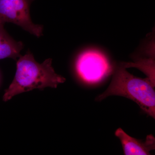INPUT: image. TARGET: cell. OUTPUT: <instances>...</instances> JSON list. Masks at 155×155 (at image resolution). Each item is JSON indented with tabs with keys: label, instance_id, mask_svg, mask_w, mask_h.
<instances>
[{
	"label": "cell",
	"instance_id": "obj_1",
	"mask_svg": "<svg viewBox=\"0 0 155 155\" xmlns=\"http://www.w3.org/2000/svg\"><path fill=\"white\" fill-rule=\"evenodd\" d=\"M65 81L64 77L55 72L51 59L39 64L28 51L24 55L19 57L14 80L5 92L3 101H7L16 95L35 89L42 90L47 87L56 88Z\"/></svg>",
	"mask_w": 155,
	"mask_h": 155
},
{
	"label": "cell",
	"instance_id": "obj_2",
	"mask_svg": "<svg viewBox=\"0 0 155 155\" xmlns=\"http://www.w3.org/2000/svg\"><path fill=\"white\" fill-rule=\"evenodd\" d=\"M124 64L114 73L107 89L96 98L101 101L110 96H120L136 103L149 116L155 118V82L149 78L136 77L126 70Z\"/></svg>",
	"mask_w": 155,
	"mask_h": 155
},
{
	"label": "cell",
	"instance_id": "obj_3",
	"mask_svg": "<svg viewBox=\"0 0 155 155\" xmlns=\"http://www.w3.org/2000/svg\"><path fill=\"white\" fill-rule=\"evenodd\" d=\"M35 0H0V23L11 22L31 34L40 37L43 35V25L31 20L30 7Z\"/></svg>",
	"mask_w": 155,
	"mask_h": 155
},
{
	"label": "cell",
	"instance_id": "obj_4",
	"mask_svg": "<svg viewBox=\"0 0 155 155\" xmlns=\"http://www.w3.org/2000/svg\"><path fill=\"white\" fill-rule=\"evenodd\" d=\"M76 68L81 78L89 83L98 82L112 70L105 56L96 51H86L81 54L76 62Z\"/></svg>",
	"mask_w": 155,
	"mask_h": 155
},
{
	"label": "cell",
	"instance_id": "obj_5",
	"mask_svg": "<svg viewBox=\"0 0 155 155\" xmlns=\"http://www.w3.org/2000/svg\"><path fill=\"white\" fill-rule=\"evenodd\" d=\"M115 135L120 140L125 155H148L150 151L155 150V138L152 134L147 136L143 141L131 137L119 128Z\"/></svg>",
	"mask_w": 155,
	"mask_h": 155
},
{
	"label": "cell",
	"instance_id": "obj_6",
	"mask_svg": "<svg viewBox=\"0 0 155 155\" xmlns=\"http://www.w3.org/2000/svg\"><path fill=\"white\" fill-rule=\"evenodd\" d=\"M23 48L22 42L12 38L4 28V24L0 23V60L8 58L16 60L21 56Z\"/></svg>",
	"mask_w": 155,
	"mask_h": 155
}]
</instances>
